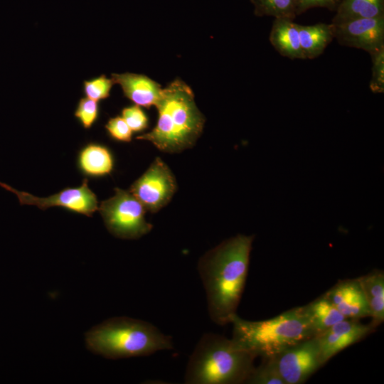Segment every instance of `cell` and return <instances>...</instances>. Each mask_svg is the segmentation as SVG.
Returning a JSON list of instances; mask_svg holds the SVG:
<instances>
[{"mask_svg": "<svg viewBox=\"0 0 384 384\" xmlns=\"http://www.w3.org/2000/svg\"><path fill=\"white\" fill-rule=\"evenodd\" d=\"M87 348L109 359L146 356L174 348L171 336L147 321L127 316L105 320L85 334Z\"/></svg>", "mask_w": 384, "mask_h": 384, "instance_id": "3", "label": "cell"}, {"mask_svg": "<svg viewBox=\"0 0 384 384\" xmlns=\"http://www.w3.org/2000/svg\"><path fill=\"white\" fill-rule=\"evenodd\" d=\"M232 341L240 349L262 359L272 358L283 351L316 336L303 313L294 307L267 320L248 321L235 315Z\"/></svg>", "mask_w": 384, "mask_h": 384, "instance_id": "4", "label": "cell"}, {"mask_svg": "<svg viewBox=\"0 0 384 384\" xmlns=\"http://www.w3.org/2000/svg\"><path fill=\"white\" fill-rule=\"evenodd\" d=\"M105 225L114 236L137 239L152 228L144 218L145 208L130 192L114 189V195L101 202L98 208Z\"/></svg>", "mask_w": 384, "mask_h": 384, "instance_id": "6", "label": "cell"}, {"mask_svg": "<svg viewBox=\"0 0 384 384\" xmlns=\"http://www.w3.org/2000/svg\"><path fill=\"white\" fill-rule=\"evenodd\" d=\"M114 82L111 78L105 75L83 82L85 95L95 101L99 102L110 96V90Z\"/></svg>", "mask_w": 384, "mask_h": 384, "instance_id": "23", "label": "cell"}, {"mask_svg": "<svg viewBox=\"0 0 384 384\" xmlns=\"http://www.w3.org/2000/svg\"><path fill=\"white\" fill-rule=\"evenodd\" d=\"M345 319L370 317L365 294L358 278L339 280L324 293Z\"/></svg>", "mask_w": 384, "mask_h": 384, "instance_id": "12", "label": "cell"}, {"mask_svg": "<svg viewBox=\"0 0 384 384\" xmlns=\"http://www.w3.org/2000/svg\"><path fill=\"white\" fill-rule=\"evenodd\" d=\"M302 309L316 336L345 319L324 294Z\"/></svg>", "mask_w": 384, "mask_h": 384, "instance_id": "18", "label": "cell"}, {"mask_svg": "<svg viewBox=\"0 0 384 384\" xmlns=\"http://www.w3.org/2000/svg\"><path fill=\"white\" fill-rule=\"evenodd\" d=\"M176 188V180L171 171L158 157L132 183L130 192L145 209L156 212L169 203Z\"/></svg>", "mask_w": 384, "mask_h": 384, "instance_id": "8", "label": "cell"}, {"mask_svg": "<svg viewBox=\"0 0 384 384\" xmlns=\"http://www.w3.org/2000/svg\"><path fill=\"white\" fill-rule=\"evenodd\" d=\"M245 383L284 384L272 359H262V363L254 367Z\"/></svg>", "mask_w": 384, "mask_h": 384, "instance_id": "21", "label": "cell"}, {"mask_svg": "<svg viewBox=\"0 0 384 384\" xmlns=\"http://www.w3.org/2000/svg\"><path fill=\"white\" fill-rule=\"evenodd\" d=\"M370 311L369 324L376 329L384 321V273L373 270L367 274L358 277Z\"/></svg>", "mask_w": 384, "mask_h": 384, "instance_id": "16", "label": "cell"}, {"mask_svg": "<svg viewBox=\"0 0 384 384\" xmlns=\"http://www.w3.org/2000/svg\"><path fill=\"white\" fill-rule=\"evenodd\" d=\"M99 112L98 102L85 97L80 99L74 115L84 129H89L97 121Z\"/></svg>", "mask_w": 384, "mask_h": 384, "instance_id": "22", "label": "cell"}, {"mask_svg": "<svg viewBox=\"0 0 384 384\" xmlns=\"http://www.w3.org/2000/svg\"><path fill=\"white\" fill-rule=\"evenodd\" d=\"M333 23L384 16V0H341Z\"/></svg>", "mask_w": 384, "mask_h": 384, "instance_id": "19", "label": "cell"}, {"mask_svg": "<svg viewBox=\"0 0 384 384\" xmlns=\"http://www.w3.org/2000/svg\"><path fill=\"white\" fill-rule=\"evenodd\" d=\"M255 357L238 348L231 338L204 334L191 354L184 381L187 384L245 383Z\"/></svg>", "mask_w": 384, "mask_h": 384, "instance_id": "5", "label": "cell"}, {"mask_svg": "<svg viewBox=\"0 0 384 384\" xmlns=\"http://www.w3.org/2000/svg\"><path fill=\"white\" fill-rule=\"evenodd\" d=\"M254 235L238 234L205 253L198 272L204 287L210 319L230 324L237 314L247 275Z\"/></svg>", "mask_w": 384, "mask_h": 384, "instance_id": "1", "label": "cell"}, {"mask_svg": "<svg viewBox=\"0 0 384 384\" xmlns=\"http://www.w3.org/2000/svg\"><path fill=\"white\" fill-rule=\"evenodd\" d=\"M0 185L16 194L21 204L35 206L41 210L58 206L70 212L91 217L98 209L97 196L89 187L87 178H85L78 187L66 188L43 198L17 191L2 183H0Z\"/></svg>", "mask_w": 384, "mask_h": 384, "instance_id": "9", "label": "cell"}, {"mask_svg": "<svg viewBox=\"0 0 384 384\" xmlns=\"http://www.w3.org/2000/svg\"><path fill=\"white\" fill-rule=\"evenodd\" d=\"M299 33L305 59H314L321 55L334 38L331 23L299 24Z\"/></svg>", "mask_w": 384, "mask_h": 384, "instance_id": "17", "label": "cell"}, {"mask_svg": "<svg viewBox=\"0 0 384 384\" xmlns=\"http://www.w3.org/2000/svg\"><path fill=\"white\" fill-rule=\"evenodd\" d=\"M289 18H274L270 33V41L282 56L292 60L305 59L299 39V24Z\"/></svg>", "mask_w": 384, "mask_h": 384, "instance_id": "14", "label": "cell"}, {"mask_svg": "<svg viewBox=\"0 0 384 384\" xmlns=\"http://www.w3.org/2000/svg\"><path fill=\"white\" fill-rule=\"evenodd\" d=\"M334 38L343 46L369 54L384 47V16L331 23Z\"/></svg>", "mask_w": 384, "mask_h": 384, "instance_id": "10", "label": "cell"}, {"mask_svg": "<svg viewBox=\"0 0 384 384\" xmlns=\"http://www.w3.org/2000/svg\"><path fill=\"white\" fill-rule=\"evenodd\" d=\"M77 166L82 174L87 177H102L112 171L114 159L106 146L90 142L78 151Z\"/></svg>", "mask_w": 384, "mask_h": 384, "instance_id": "15", "label": "cell"}, {"mask_svg": "<svg viewBox=\"0 0 384 384\" xmlns=\"http://www.w3.org/2000/svg\"><path fill=\"white\" fill-rule=\"evenodd\" d=\"M105 129L110 137L115 141L129 142L132 140L133 132L122 117L110 118Z\"/></svg>", "mask_w": 384, "mask_h": 384, "instance_id": "26", "label": "cell"}, {"mask_svg": "<svg viewBox=\"0 0 384 384\" xmlns=\"http://www.w3.org/2000/svg\"><path fill=\"white\" fill-rule=\"evenodd\" d=\"M375 330L370 324H363L359 320L345 319L316 336L322 366L336 354L363 339Z\"/></svg>", "mask_w": 384, "mask_h": 384, "instance_id": "11", "label": "cell"}, {"mask_svg": "<svg viewBox=\"0 0 384 384\" xmlns=\"http://www.w3.org/2000/svg\"><path fill=\"white\" fill-rule=\"evenodd\" d=\"M372 60V77L369 87L377 94L384 92V47L370 54Z\"/></svg>", "mask_w": 384, "mask_h": 384, "instance_id": "24", "label": "cell"}, {"mask_svg": "<svg viewBox=\"0 0 384 384\" xmlns=\"http://www.w3.org/2000/svg\"><path fill=\"white\" fill-rule=\"evenodd\" d=\"M132 132H141L148 126V118L144 112L138 105L124 107L121 116Z\"/></svg>", "mask_w": 384, "mask_h": 384, "instance_id": "25", "label": "cell"}, {"mask_svg": "<svg viewBox=\"0 0 384 384\" xmlns=\"http://www.w3.org/2000/svg\"><path fill=\"white\" fill-rule=\"evenodd\" d=\"M258 16L294 19L297 16V0H250Z\"/></svg>", "mask_w": 384, "mask_h": 384, "instance_id": "20", "label": "cell"}, {"mask_svg": "<svg viewBox=\"0 0 384 384\" xmlns=\"http://www.w3.org/2000/svg\"><path fill=\"white\" fill-rule=\"evenodd\" d=\"M158 120L149 132L137 139L151 142L159 150L174 153L191 147L201 135L205 122L191 88L176 79L162 90L156 105Z\"/></svg>", "mask_w": 384, "mask_h": 384, "instance_id": "2", "label": "cell"}, {"mask_svg": "<svg viewBox=\"0 0 384 384\" xmlns=\"http://www.w3.org/2000/svg\"><path fill=\"white\" fill-rule=\"evenodd\" d=\"M341 0H297V16L300 15L311 8L322 7L331 11H336Z\"/></svg>", "mask_w": 384, "mask_h": 384, "instance_id": "27", "label": "cell"}, {"mask_svg": "<svg viewBox=\"0 0 384 384\" xmlns=\"http://www.w3.org/2000/svg\"><path fill=\"white\" fill-rule=\"evenodd\" d=\"M284 384H301L322 366L316 336L306 339L270 358Z\"/></svg>", "mask_w": 384, "mask_h": 384, "instance_id": "7", "label": "cell"}, {"mask_svg": "<svg viewBox=\"0 0 384 384\" xmlns=\"http://www.w3.org/2000/svg\"><path fill=\"white\" fill-rule=\"evenodd\" d=\"M114 84L120 85L124 95L134 105L149 108L156 106L162 93L161 85L148 76L132 73H112Z\"/></svg>", "mask_w": 384, "mask_h": 384, "instance_id": "13", "label": "cell"}]
</instances>
